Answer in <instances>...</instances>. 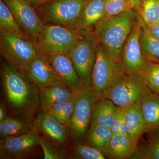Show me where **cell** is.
I'll use <instances>...</instances> for the list:
<instances>
[{
	"mask_svg": "<svg viewBox=\"0 0 159 159\" xmlns=\"http://www.w3.org/2000/svg\"><path fill=\"white\" fill-rule=\"evenodd\" d=\"M141 25L139 19L122 47L119 62L124 73L143 75L150 61L143 55L140 43Z\"/></svg>",
	"mask_w": 159,
	"mask_h": 159,
	"instance_id": "cell-10",
	"label": "cell"
},
{
	"mask_svg": "<svg viewBox=\"0 0 159 159\" xmlns=\"http://www.w3.org/2000/svg\"><path fill=\"white\" fill-rule=\"evenodd\" d=\"M25 73L39 89L50 85H65L57 77L47 56L39 52L36 59Z\"/></svg>",
	"mask_w": 159,
	"mask_h": 159,
	"instance_id": "cell-14",
	"label": "cell"
},
{
	"mask_svg": "<svg viewBox=\"0 0 159 159\" xmlns=\"http://www.w3.org/2000/svg\"><path fill=\"white\" fill-rule=\"evenodd\" d=\"M34 128L33 121L22 118H9L0 122V137L3 139L28 133Z\"/></svg>",
	"mask_w": 159,
	"mask_h": 159,
	"instance_id": "cell-23",
	"label": "cell"
},
{
	"mask_svg": "<svg viewBox=\"0 0 159 159\" xmlns=\"http://www.w3.org/2000/svg\"><path fill=\"white\" fill-rule=\"evenodd\" d=\"M6 109L2 104L0 105V122H2L7 119Z\"/></svg>",
	"mask_w": 159,
	"mask_h": 159,
	"instance_id": "cell-38",
	"label": "cell"
},
{
	"mask_svg": "<svg viewBox=\"0 0 159 159\" xmlns=\"http://www.w3.org/2000/svg\"><path fill=\"white\" fill-rule=\"evenodd\" d=\"M1 76L6 106L16 117L33 121L40 109L39 89L25 73L15 70L7 62L2 66Z\"/></svg>",
	"mask_w": 159,
	"mask_h": 159,
	"instance_id": "cell-1",
	"label": "cell"
},
{
	"mask_svg": "<svg viewBox=\"0 0 159 159\" xmlns=\"http://www.w3.org/2000/svg\"><path fill=\"white\" fill-rule=\"evenodd\" d=\"M61 82L73 92L82 83L72 61L66 54L46 55Z\"/></svg>",
	"mask_w": 159,
	"mask_h": 159,
	"instance_id": "cell-15",
	"label": "cell"
},
{
	"mask_svg": "<svg viewBox=\"0 0 159 159\" xmlns=\"http://www.w3.org/2000/svg\"><path fill=\"white\" fill-rule=\"evenodd\" d=\"M33 7H38L46 3L50 2L53 0H25Z\"/></svg>",
	"mask_w": 159,
	"mask_h": 159,
	"instance_id": "cell-37",
	"label": "cell"
},
{
	"mask_svg": "<svg viewBox=\"0 0 159 159\" xmlns=\"http://www.w3.org/2000/svg\"><path fill=\"white\" fill-rule=\"evenodd\" d=\"M0 31L17 34L26 38L22 29L3 0H0Z\"/></svg>",
	"mask_w": 159,
	"mask_h": 159,
	"instance_id": "cell-25",
	"label": "cell"
},
{
	"mask_svg": "<svg viewBox=\"0 0 159 159\" xmlns=\"http://www.w3.org/2000/svg\"><path fill=\"white\" fill-rule=\"evenodd\" d=\"M145 23L147 29L150 34L156 39L159 41V23H146L145 22Z\"/></svg>",
	"mask_w": 159,
	"mask_h": 159,
	"instance_id": "cell-34",
	"label": "cell"
},
{
	"mask_svg": "<svg viewBox=\"0 0 159 159\" xmlns=\"http://www.w3.org/2000/svg\"><path fill=\"white\" fill-rule=\"evenodd\" d=\"M88 1L53 0L45 7V16L56 25L77 30L83 10Z\"/></svg>",
	"mask_w": 159,
	"mask_h": 159,
	"instance_id": "cell-9",
	"label": "cell"
},
{
	"mask_svg": "<svg viewBox=\"0 0 159 159\" xmlns=\"http://www.w3.org/2000/svg\"><path fill=\"white\" fill-rule=\"evenodd\" d=\"M79 31V39L67 54L81 83L91 85V75L97 56L98 42L89 30Z\"/></svg>",
	"mask_w": 159,
	"mask_h": 159,
	"instance_id": "cell-7",
	"label": "cell"
},
{
	"mask_svg": "<svg viewBox=\"0 0 159 159\" xmlns=\"http://www.w3.org/2000/svg\"><path fill=\"white\" fill-rule=\"evenodd\" d=\"M40 138L39 133L33 128L28 133L1 139V159L24 158L39 145Z\"/></svg>",
	"mask_w": 159,
	"mask_h": 159,
	"instance_id": "cell-12",
	"label": "cell"
},
{
	"mask_svg": "<svg viewBox=\"0 0 159 159\" xmlns=\"http://www.w3.org/2000/svg\"><path fill=\"white\" fill-rule=\"evenodd\" d=\"M40 110L47 112L55 104L73 100L75 94L65 85H53L39 89Z\"/></svg>",
	"mask_w": 159,
	"mask_h": 159,
	"instance_id": "cell-17",
	"label": "cell"
},
{
	"mask_svg": "<svg viewBox=\"0 0 159 159\" xmlns=\"http://www.w3.org/2000/svg\"><path fill=\"white\" fill-rule=\"evenodd\" d=\"M72 158L79 159H104L106 157L101 152L81 142L76 143L73 149Z\"/></svg>",
	"mask_w": 159,
	"mask_h": 159,
	"instance_id": "cell-28",
	"label": "cell"
},
{
	"mask_svg": "<svg viewBox=\"0 0 159 159\" xmlns=\"http://www.w3.org/2000/svg\"><path fill=\"white\" fill-rule=\"evenodd\" d=\"M106 0H89L80 16L78 31L89 30L91 26L104 18Z\"/></svg>",
	"mask_w": 159,
	"mask_h": 159,
	"instance_id": "cell-20",
	"label": "cell"
},
{
	"mask_svg": "<svg viewBox=\"0 0 159 159\" xmlns=\"http://www.w3.org/2000/svg\"><path fill=\"white\" fill-rule=\"evenodd\" d=\"M129 7L137 14L140 15L142 11L143 0H129Z\"/></svg>",
	"mask_w": 159,
	"mask_h": 159,
	"instance_id": "cell-35",
	"label": "cell"
},
{
	"mask_svg": "<svg viewBox=\"0 0 159 159\" xmlns=\"http://www.w3.org/2000/svg\"><path fill=\"white\" fill-rule=\"evenodd\" d=\"M142 76L149 89L159 95V63L150 61Z\"/></svg>",
	"mask_w": 159,
	"mask_h": 159,
	"instance_id": "cell-30",
	"label": "cell"
},
{
	"mask_svg": "<svg viewBox=\"0 0 159 159\" xmlns=\"http://www.w3.org/2000/svg\"><path fill=\"white\" fill-rule=\"evenodd\" d=\"M39 145L42 148L45 159L66 158V151L57 147L44 136H41Z\"/></svg>",
	"mask_w": 159,
	"mask_h": 159,
	"instance_id": "cell-29",
	"label": "cell"
},
{
	"mask_svg": "<svg viewBox=\"0 0 159 159\" xmlns=\"http://www.w3.org/2000/svg\"><path fill=\"white\" fill-rule=\"evenodd\" d=\"M74 92L75 104L70 132L71 140L76 144L82 142L86 136L93 109L97 100L90 84H82Z\"/></svg>",
	"mask_w": 159,
	"mask_h": 159,
	"instance_id": "cell-5",
	"label": "cell"
},
{
	"mask_svg": "<svg viewBox=\"0 0 159 159\" xmlns=\"http://www.w3.org/2000/svg\"><path fill=\"white\" fill-rule=\"evenodd\" d=\"M74 99L57 103L52 106L47 113L70 129L74 113Z\"/></svg>",
	"mask_w": 159,
	"mask_h": 159,
	"instance_id": "cell-26",
	"label": "cell"
},
{
	"mask_svg": "<svg viewBox=\"0 0 159 159\" xmlns=\"http://www.w3.org/2000/svg\"><path fill=\"white\" fill-rule=\"evenodd\" d=\"M146 132L149 136L159 133V95L151 91L140 104Z\"/></svg>",
	"mask_w": 159,
	"mask_h": 159,
	"instance_id": "cell-16",
	"label": "cell"
},
{
	"mask_svg": "<svg viewBox=\"0 0 159 159\" xmlns=\"http://www.w3.org/2000/svg\"><path fill=\"white\" fill-rule=\"evenodd\" d=\"M112 136L111 128L91 123L86 139L88 144L98 149L105 155L106 157L108 158L111 139Z\"/></svg>",
	"mask_w": 159,
	"mask_h": 159,
	"instance_id": "cell-19",
	"label": "cell"
},
{
	"mask_svg": "<svg viewBox=\"0 0 159 159\" xmlns=\"http://www.w3.org/2000/svg\"><path fill=\"white\" fill-rule=\"evenodd\" d=\"M142 74L123 73L102 92L101 98L109 99L117 107H124L141 104L151 92Z\"/></svg>",
	"mask_w": 159,
	"mask_h": 159,
	"instance_id": "cell-3",
	"label": "cell"
},
{
	"mask_svg": "<svg viewBox=\"0 0 159 159\" xmlns=\"http://www.w3.org/2000/svg\"><path fill=\"white\" fill-rule=\"evenodd\" d=\"M80 32L59 25H44L36 43L38 51L46 55L68 54L77 43Z\"/></svg>",
	"mask_w": 159,
	"mask_h": 159,
	"instance_id": "cell-6",
	"label": "cell"
},
{
	"mask_svg": "<svg viewBox=\"0 0 159 159\" xmlns=\"http://www.w3.org/2000/svg\"><path fill=\"white\" fill-rule=\"evenodd\" d=\"M146 23H157L159 19V0H143L141 14Z\"/></svg>",
	"mask_w": 159,
	"mask_h": 159,
	"instance_id": "cell-31",
	"label": "cell"
},
{
	"mask_svg": "<svg viewBox=\"0 0 159 159\" xmlns=\"http://www.w3.org/2000/svg\"><path fill=\"white\" fill-rule=\"evenodd\" d=\"M137 15L141 25L140 43L142 53L150 61L159 63V41L150 34L143 19Z\"/></svg>",
	"mask_w": 159,
	"mask_h": 159,
	"instance_id": "cell-24",
	"label": "cell"
},
{
	"mask_svg": "<svg viewBox=\"0 0 159 159\" xmlns=\"http://www.w3.org/2000/svg\"><path fill=\"white\" fill-rule=\"evenodd\" d=\"M123 115V107H118L113 125L111 128L113 135L119 133V129H120V124H121V120H122Z\"/></svg>",
	"mask_w": 159,
	"mask_h": 159,
	"instance_id": "cell-33",
	"label": "cell"
},
{
	"mask_svg": "<svg viewBox=\"0 0 159 159\" xmlns=\"http://www.w3.org/2000/svg\"><path fill=\"white\" fill-rule=\"evenodd\" d=\"M118 107L109 99L101 98L95 103L92 113L91 123L111 128Z\"/></svg>",
	"mask_w": 159,
	"mask_h": 159,
	"instance_id": "cell-21",
	"label": "cell"
},
{
	"mask_svg": "<svg viewBox=\"0 0 159 159\" xmlns=\"http://www.w3.org/2000/svg\"><path fill=\"white\" fill-rule=\"evenodd\" d=\"M158 23L159 24V21H158Z\"/></svg>",
	"mask_w": 159,
	"mask_h": 159,
	"instance_id": "cell-39",
	"label": "cell"
},
{
	"mask_svg": "<svg viewBox=\"0 0 159 159\" xmlns=\"http://www.w3.org/2000/svg\"><path fill=\"white\" fill-rule=\"evenodd\" d=\"M34 128L57 147L66 150L70 146V129L48 113L41 111L33 120Z\"/></svg>",
	"mask_w": 159,
	"mask_h": 159,
	"instance_id": "cell-13",
	"label": "cell"
},
{
	"mask_svg": "<svg viewBox=\"0 0 159 159\" xmlns=\"http://www.w3.org/2000/svg\"><path fill=\"white\" fill-rule=\"evenodd\" d=\"M122 73L123 71L119 62L112 58L98 43L91 83V87L97 100L101 98L103 91Z\"/></svg>",
	"mask_w": 159,
	"mask_h": 159,
	"instance_id": "cell-8",
	"label": "cell"
},
{
	"mask_svg": "<svg viewBox=\"0 0 159 159\" xmlns=\"http://www.w3.org/2000/svg\"><path fill=\"white\" fill-rule=\"evenodd\" d=\"M1 55L12 68L26 73L38 54L37 47L25 38L0 31Z\"/></svg>",
	"mask_w": 159,
	"mask_h": 159,
	"instance_id": "cell-4",
	"label": "cell"
},
{
	"mask_svg": "<svg viewBox=\"0 0 159 159\" xmlns=\"http://www.w3.org/2000/svg\"><path fill=\"white\" fill-rule=\"evenodd\" d=\"M137 144L122 134L113 135L111 139L108 158L115 159H132Z\"/></svg>",
	"mask_w": 159,
	"mask_h": 159,
	"instance_id": "cell-22",
	"label": "cell"
},
{
	"mask_svg": "<svg viewBox=\"0 0 159 159\" xmlns=\"http://www.w3.org/2000/svg\"><path fill=\"white\" fill-rule=\"evenodd\" d=\"M130 9L129 0H106L104 18L121 14Z\"/></svg>",
	"mask_w": 159,
	"mask_h": 159,
	"instance_id": "cell-32",
	"label": "cell"
},
{
	"mask_svg": "<svg viewBox=\"0 0 159 159\" xmlns=\"http://www.w3.org/2000/svg\"><path fill=\"white\" fill-rule=\"evenodd\" d=\"M150 138L148 144L137 148L132 159H159V133Z\"/></svg>",
	"mask_w": 159,
	"mask_h": 159,
	"instance_id": "cell-27",
	"label": "cell"
},
{
	"mask_svg": "<svg viewBox=\"0 0 159 159\" xmlns=\"http://www.w3.org/2000/svg\"><path fill=\"white\" fill-rule=\"evenodd\" d=\"M138 20L132 9L104 18L95 26L94 36L112 58L119 62L121 50Z\"/></svg>",
	"mask_w": 159,
	"mask_h": 159,
	"instance_id": "cell-2",
	"label": "cell"
},
{
	"mask_svg": "<svg viewBox=\"0 0 159 159\" xmlns=\"http://www.w3.org/2000/svg\"><path fill=\"white\" fill-rule=\"evenodd\" d=\"M123 112L130 139L138 144L146 132L140 104L134 103L123 107Z\"/></svg>",
	"mask_w": 159,
	"mask_h": 159,
	"instance_id": "cell-18",
	"label": "cell"
},
{
	"mask_svg": "<svg viewBox=\"0 0 159 159\" xmlns=\"http://www.w3.org/2000/svg\"><path fill=\"white\" fill-rule=\"evenodd\" d=\"M119 133L122 134L123 135L125 136V137L131 139L130 136H129V134L127 124H126L125 118H124V112H123V116H122V120H121V124H120V129H119Z\"/></svg>",
	"mask_w": 159,
	"mask_h": 159,
	"instance_id": "cell-36",
	"label": "cell"
},
{
	"mask_svg": "<svg viewBox=\"0 0 159 159\" xmlns=\"http://www.w3.org/2000/svg\"><path fill=\"white\" fill-rule=\"evenodd\" d=\"M20 28L29 37L37 42L44 25L31 6L25 0H3Z\"/></svg>",
	"mask_w": 159,
	"mask_h": 159,
	"instance_id": "cell-11",
	"label": "cell"
}]
</instances>
